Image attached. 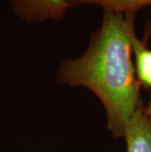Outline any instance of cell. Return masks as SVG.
Returning <instances> with one entry per match:
<instances>
[{
    "label": "cell",
    "instance_id": "6da1fadb",
    "mask_svg": "<svg viewBox=\"0 0 151 152\" xmlns=\"http://www.w3.org/2000/svg\"><path fill=\"white\" fill-rule=\"evenodd\" d=\"M136 13L103 11L100 28L91 34L88 48L78 58L61 63L57 80L72 86H85L101 100L107 127L115 137L125 129L143 102L131 60Z\"/></svg>",
    "mask_w": 151,
    "mask_h": 152
},
{
    "label": "cell",
    "instance_id": "7a4b0ae2",
    "mask_svg": "<svg viewBox=\"0 0 151 152\" xmlns=\"http://www.w3.org/2000/svg\"><path fill=\"white\" fill-rule=\"evenodd\" d=\"M12 12L22 21L40 23L65 18L72 8L67 0H6Z\"/></svg>",
    "mask_w": 151,
    "mask_h": 152
},
{
    "label": "cell",
    "instance_id": "3957f363",
    "mask_svg": "<svg viewBox=\"0 0 151 152\" xmlns=\"http://www.w3.org/2000/svg\"><path fill=\"white\" fill-rule=\"evenodd\" d=\"M124 137L127 152H151V123L143 105L128 122Z\"/></svg>",
    "mask_w": 151,
    "mask_h": 152
},
{
    "label": "cell",
    "instance_id": "277c9868",
    "mask_svg": "<svg viewBox=\"0 0 151 152\" xmlns=\"http://www.w3.org/2000/svg\"><path fill=\"white\" fill-rule=\"evenodd\" d=\"M74 7L77 5H96L103 11L116 13H136L140 8L151 5V0H67Z\"/></svg>",
    "mask_w": 151,
    "mask_h": 152
},
{
    "label": "cell",
    "instance_id": "5b68a950",
    "mask_svg": "<svg viewBox=\"0 0 151 152\" xmlns=\"http://www.w3.org/2000/svg\"><path fill=\"white\" fill-rule=\"evenodd\" d=\"M133 52L136 56V75L139 85L151 87V49L136 37L133 41Z\"/></svg>",
    "mask_w": 151,
    "mask_h": 152
},
{
    "label": "cell",
    "instance_id": "8992f818",
    "mask_svg": "<svg viewBox=\"0 0 151 152\" xmlns=\"http://www.w3.org/2000/svg\"><path fill=\"white\" fill-rule=\"evenodd\" d=\"M146 111H147V114H148V117H149L150 123H151V100H150V103H149V106H148V108L146 109Z\"/></svg>",
    "mask_w": 151,
    "mask_h": 152
}]
</instances>
